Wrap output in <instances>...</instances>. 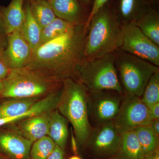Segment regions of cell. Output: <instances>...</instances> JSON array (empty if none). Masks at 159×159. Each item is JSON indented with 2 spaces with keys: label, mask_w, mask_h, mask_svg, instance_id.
I'll return each instance as SVG.
<instances>
[{
  "label": "cell",
  "mask_w": 159,
  "mask_h": 159,
  "mask_svg": "<svg viewBox=\"0 0 159 159\" xmlns=\"http://www.w3.org/2000/svg\"><path fill=\"white\" fill-rule=\"evenodd\" d=\"M3 83L2 81H0V94L2 93V91L3 90Z\"/></svg>",
  "instance_id": "obj_35"
},
{
  "label": "cell",
  "mask_w": 159,
  "mask_h": 159,
  "mask_svg": "<svg viewBox=\"0 0 159 159\" xmlns=\"http://www.w3.org/2000/svg\"><path fill=\"white\" fill-rule=\"evenodd\" d=\"M123 25L119 21L111 1L94 15L86 38V59L102 57L113 53L122 42Z\"/></svg>",
  "instance_id": "obj_2"
},
{
  "label": "cell",
  "mask_w": 159,
  "mask_h": 159,
  "mask_svg": "<svg viewBox=\"0 0 159 159\" xmlns=\"http://www.w3.org/2000/svg\"><path fill=\"white\" fill-rule=\"evenodd\" d=\"M112 121L120 134L150 125L152 120L149 109L141 98L124 94L119 112Z\"/></svg>",
  "instance_id": "obj_7"
},
{
  "label": "cell",
  "mask_w": 159,
  "mask_h": 159,
  "mask_svg": "<svg viewBox=\"0 0 159 159\" xmlns=\"http://www.w3.org/2000/svg\"><path fill=\"white\" fill-rule=\"evenodd\" d=\"M115 64L124 94L141 98L152 76L159 67L140 57L117 50Z\"/></svg>",
  "instance_id": "obj_5"
},
{
  "label": "cell",
  "mask_w": 159,
  "mask_h": 159,
  "mask_svg": "<svg viewBox=\"0 0 159 159\" xmlns=\"http://www.w3.org/2000/svg\"><path fill=\"white\" fill-rule=\"evenodd\" d=\"M85 23L74 25L66 32L32 51L26 68L48 80H78V71L86 60Z\"/></svg>",
  "instance_id": "obj_1"
},
{
  "label": "cell",
  "mask_w": 159,
  "mask_h": 159,
  "mask_svg": "<svg viewBox=\"0 0 159 159\" xmlns=\"http://www.w3.org/2000/svg\"><path fill=\"white\" fill-rule=\"evenodd\" d=\"M69 159H81L80 157L77 156H73L71 157Z\"/></svg>",
  "instance_id": "obj_37"
},
{
  "label": "cell",
  "mask_w": 159,
  "mask_h": 159,
  "mask_svg": "<svg viewBox=\"0 0 159 159\" xmlns=\"http://www.w3.org/2000/svg\"><path fill=\"white\" fill-rule=\"evenodd\" d=\"M10 99L0 105V119L26 113L37 101L36 97Z\"/></svg>",
  "instance_id": "obj_21"
},
{
  "label": "cell",
  "mask_w": 159,
  "mask_h": 159,
  "mask_svg": "<svg viewBox=\"0 0 159 159\" xmlns=\"http://www.w3.org/2000/svg\"><path fill=\"white\" fill-rule=\"evenodd\" d=\"M25 20L20 31L33 51L40 45L42 29L33 16L29 2L25 6Z\"/></svg>",
  "instance_id": "obj_19"
},
{
  "label": "cell",
  "mask_w": 159,
  "mask_h": 159,
  "mask_svg": "<svg viewBox=\"0 0 159 159\" xmlns=\"http://www.w3.org/2000/svg\"><path fill=\"white\" fill-rule=\"evenodd\" d=\"M154 2V0H114L112 4L117 18L123 25L134 22Z\"/></svg>",
  "instance_id": "obj_13"
},
{
  "label": "cell",
  "mask_w": 159,
  "mask_h": 159,
  "mask_svg": "<svg viewBox=\"0 0 159 159\" xmlns=\"http://www.w3.org/2000/svg\"><path fill=\"white\" fill-rule=\"evenodd\" d=\"M122 159L119 157L117 156H115L111 157L109 158L108 159Z\"/></svg>",
  "instance_id": "obj_36"
},
{
  "label": "cell",
  "mask_w": 159,
  "mask_h": 159,
  "mask_svg": "<svg viewBox=\"0 0 159 159\" xmlns=\"http://www.w3.org/2000/svg\"><path fill=\"white\" fill-rule=\"evenodd\" d=\"M68 135V120L57 111L54 112L50 116L48 136L64 150Z\"/></svg>",
  "instance_id": "obj_18"
},
{
  "label": "cell",
  "mask_w": 159,
  "mask_h": 159,
  "mask_svg": "<svg viewBox=\"0 0 159 159\" xmlns=\"http://www.w3.org/2000/svg\"><path fill=\"white\" fill-rule=\"evenodd\" d=\"M150 125L153 131L159 136V119L152 120Z\"/></svg>",
  "instance_id": "obj_32"
},
{
  "label": "cell",
  "mask_w": 159,
  "mask_h": 159,
  "mask_svg": "<svg viewBox=\"0 0 159 159\" xmlns=\"http://www.w3.org/2000/svg\"><path fill=\"white\" fill-rule=\"evenodd\" d=\"M143 159H159V148L152 152L145 155Z\"/></svg>",
  "instance_id": "obj_33"
},
{
  "label": "cell",
  "mask_w": 159,
  "mask_h": 159,
  "mask_svg": "<svg viewBox=\"0 0 159 159\" xmlns=\"http://www.w3.org/2000/svg\"><path fill=\"white\" fill-rule=\"evenodd\" d=\"M141 99L148 108L159 102V71L149 79Z\"/></svg>",
  "instance_id": "obj_26"
},
{
  "label": "cell",
  "mask_w": 159,
  "mask_h": 159,
  "mask_svg": "<svg viewBox=\"0 0 159 159\" xmlns=\"http://www.w3.org/2000/svg\"><path fill=\"white\" fill-rule=\"evenodd\" d=\"M74 25L64 20L56 17L42 29L40 45L60 36Z\"/></svg>",
  "instance_id": "obj_24"
},
{
  "label": "cell",
  "mask_w": 159,
  "mask_h": 159,
  "mask_svg": "<svg viewBox=\"0 0 159 159\" xmlns=\"http://www.w3.org/2000/svg\"><path fill=\"white\" fill-rule=\"evenodd\" d=\"M120 142L121 136L110 121L93 128L86 145L94 157L107 159L117 155Z\"/></svg>",
  "instance_id": "obj_9"
},
{
  "label": "cell",
  "mask_w": 159,
  "mask_h": 159,
  "mask_svg": "<svg viewBox=\"0 0 159 159\" xmlns=\"http://www.w3.org/2000/svg\"><path fill=\"white\" fill-rule=\"evenodd\" d=\"M8 34L0 12V51L6 49L7 46Z\"/></svg>",
  "instance_id": "obj_29"
},
{
  "label": "cell",
  "mask_w": 159,
  "mask_h": 159,
  "mask_svg": "<svg viewBox=\"0 0 159 159\" xmlns=\"http://www.w3.org/2000/svg\"><path fill=\"white\" fill-rule=\"evenodd\" d=\"M25 0H11L6 7H0V12L7 34L20 30L25 18Z\"/></svg>",
  "instance_id": "obj_16"
},
{
  "label": "cell",
  "mask_w": 159,
  "mask_h": 159,
  "mask_svg": "<svg viewBox=\"0 0 159 159\" xmlns=\"http://www.w3.org/2000/svg\"><path fill=\"white\" fill-rule=\"evenodd\" d=\"M0 159H6V158H5L4 157H3L2 156L0 155Z\"/></svg>",
  "instance_id": "obj_38"
},
{
  "label": "cell",
  "mask_w": 159,
  "mask_h": 159,
  "mask_svg": "<svg viewBox=\"0 0 159 159\" xmlns=\"http://www.w3.org/2000/svg\"><path fill=\"white\" fill-rule=\"evenodd\" d=\"M48 81L26 68L11 69L2 81L3 90L0 95L8 98L36 97L44 94L48 89Z\"/></svg>",
  "instance_id": "obj_6"
},
{
  "label": "cell",
  "mask_w": 159,
  "mask_h": 159,
  "mask_svg": "<svg viewBox=\"0 0 159 159\" xmlns=\"http://www.w3.org/2000/svg\"><path fill=\"white\" fill-rule=\"evenodd\" d=\"M85 5H88L90 2L91 0H80Z\"/></svg>",
  "instance_id": "obj_34"
},
{
  "label": "cell",
  "mask_w": 159,
  "mask_h": 159,
  "mask_svg": "<svg viewBox=\"0 0 159 159\" xmlns=\"http://www.w3.org/2000/svg\"><path fill=\"white\" fill-rule=\"evenodd\" d=\"M134 23L143 34L159 46V13L154 4Z\"/></svg>",
  "instance_id": "obj_17"
},
{
  "label": "cell",
  "mask_w": 159,
  "mask_h": 159,
  "mask_svg": "<svg viewBox=\"0 0 159 159\" xmlns=\"http://www.w3.org/2000/svg\"><path fill=\"white\" fill-rule=\"evenodd\" d=\"M134 131L144 156L159 148V136L153 131L150 125L140 126Z\"/></svg>",
  "instance_id": "obj_23"
},
{
  "label": "cell",
  "mask_w": 159,
  "mask_h": 159,
  "mask_svg": "<svg viewBox=\"0 0 159 159\" xmlns=\"http://www.w3.org/2000/svg\"><path fill=\"white\" fill-rule=\"evenodd\" d=\"M62 84L57 108L73 125L77 142L80 145H86L93 128L89 119V91L75 80L66 79Z\"/></svg>",
  "instance_id": "obj_3"
},
{
  "label": "cell",
  "mask_w": 159,
  "mask_h": 159,
  "mask_svg": "<svg viewBox=\"0 0 159 159\" xmlns=\"http://www.w3.org/2000/svg\"><path fill=\"white\" fill-rule=\"evenodd\" d=\"M121 142L117 156L122 159H143L144 154L134 131L120 134Z\"/></svg>",
  "instance_id": "obj_20"
},
{
  "label": "cell",
  "mask_w": 159,
  "mask_h": 159,
  "mask_svg": "<svg viewBox=\"0 0 159 159\" xmlns=\"http://www.w3.org/2000/svg\"><path fill=\"white\" fill-rule=\"evenodd\" d=\"M11 70L5 50L0 51V81L6 79Z\"/></svg>",
  "instance_id": "obj_27"
},
{
  "label": "cell",
  "mask_w": 159,
  "mask_h": 159,
  "mask_svg": "<svg viewBox=\"0 0 159 159\" xmlns=\"http://www.w3.org/2000/svg\"><path fill=\"white\" fill-rule=\"evenodd\" d=\"M29 1L31 12L42 29L57 17L50 2L36 0Z\"/></svg>",
  "instance_id": "obj_22"
},
{
  "label": "cell",
  "mask_w": 159,
  "mask_h": 159,
  "mask_svg": "<svg viewBox=\"0 0 159 159\" xmlns=\"http://www.w3.org/2000/svg\"><path fill=\"white\" fill-rule=\"evenodd\" d=\"M56 145L48 136L33 142L30 150L31 159H47L55 149Z\"/></svg>",
  "instance_id": "obj_25"
},
{
  "label": "cell",
  "mask_w": 159,
  "mask_h": 159,
  "mask_svg": "<svg viewBox=\"0 0 159 159\" xmlns=\"http://www.w3.org/2000/svg\"><path fill=\"white\" fill-rule=\"evenodd\" d=\"M148 109L152 121L155 119H159V102L152 106Z\"/></svg>",
  "instance_id": "obj_31"
},
{
  "label": "cell",
  "mask_w": 159,
  "mask_h": 159,
  "mask_svg": "<svg viewBox=\"0 0 159 159\" xmlns=\"http://www.w3.org/2000/svg\"><path fill=\"white\" fill-rule=\"evenodd\" d=\"M64 150L56 145L55 149L47 159H64Z\"/></svg>",
  "instance_id": "obj_30"
},
{
  "label": "cell",
  "mask_w": 159,
  "mask_h": 159,
  "mask_svg": "<svg viewBox=\"0 0 159 159\" xmlns=\"http://www.w3.org/2000/svg\"><path fill=\"white\" fill-rule=\"evenodd\" d=\"M124 94L112 91L89 93V119L95 126L112 121L119 112Z\"/></svg>",
  "instance_id": "obj_10"
},
{
  "label": "cell",
  "mask_w": 159,
  "mask_h": 159,
  "mask_svg": "<svg viewBox=\"0 0 159 159\" xmlns=\"http://www.w3.org/2000/svg\"><path fill=\"white\" fill-rule=\"evenodd\" d=\"M110 1L111 0H94L92 9L86 21L85 25L87 28H89L90 22L94 15L96 14L102 6H104L107 3Z\"/></svg>",
  "instance_id": "obj_28"
},
{
  "label": "cell",
  "mask_w": 159,
  "mask_h": 159,
  "mask_svg": "<svg viewBox=\"0 0 159 159\" xmlns=\"http://www.w3.org/2000/svg\"><path fill=\"white\" fill-rule=\"evenodd\" d=\"M46 113L47 112L25 119L19 125L18 133L33 142L47 136L50 116Z\"/></svg>",
  "instance_id": "obj_15"
},
{
  "label": "cell",
  "mask_w": 159,
  "mask_h": 159,
  "mask_svg": "<svg viewBox=\"0 0 159 159\" xmlns=\"http://www.w3.org/2000/svg\"><path fill=\"white\" fill-rule=\"evenodd\" d=\"M36 1H48V2H50L51 0H36Z\"/></svg>",
  "instance_id": "obj_39"
},
{
  "label": "cell",
  "mask_w": 159,
  "mask_h": 159,
  "mask_svg": "<svg viewBox=\"0 0 159 159\" xmlns=\"http://www.w3.org/2000/svg\"><path fill=\"white\" fill-rule=\"evenodd\" d=\"M33 143L18 133L0 134V150L10 159H31L30 150Z\"/></svg>",
  "instance_id": "obj_12"
},
{
  "label": "cell",
  "mask_w": 159,
  "mask_h": 159,
  "mask_svg": "<svg viewBox=\"0 0 159 159\" xmlns=\"http://www.w3.org/2000/svg\"><path fill=\"white\" fill-rule=\"evenodd\" d=\"M32 51L20 30L8 34L5 52L11 69L25 67L31 58Z\"/></svg>",
  "instance_id": "obj_11"
},
{
  "label": "cell",
  "mask_w": 159,
  "mask_h": 159,
  "mask_svg": "<svg viewBox=\"0 0 159 159\" xmlns=\"http://www.w3.org/2000/svg\"><path fill=\"white\" fill-rule=\"evenodd\" d=\"M118 50L159 67V46L143 34L134 23L123 25L122 42Z\"/></svg>",
  "instance_id": "obj_8"
},
{
  "label": "cell",
  "mask_w": 159,
  "mask_h": 159,
  "mask_svg": "<svg viewBox=\"0 0 159 159\" xmlns=\"http://www.w3.org/2000/svg\"><path fill=\"white\" fill-rule=\"evenodd\" d=\"M50 2L56 17L74 25L86 23L79 0H51Z\"/></svg>",
  "instance_id": "obj_14"
},
{
  "label": "cell",
  "mask_w": 159,
  "mask_h": 159,
  "mask_svg": "<svg viewBox=\"0 0 159 159\" xmlns=\"http://www.w3.org/2000/svg\"><path fill=\"white\" fill-rule=\"evenodd\" d=\"M114 52L102 57L86 59L80 66L77 79L89 93L112 91L124 94L115 66Z\"/></svg>",
  "instance_id": "obj_4"
}]
</instances>
